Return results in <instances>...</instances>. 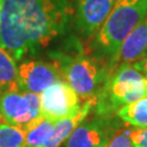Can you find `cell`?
<instances>
[{
    "mask_svg": "<svg viewBox=\"0 0 147 147\" xmlns=\"http://www.w3.org/2000/svg\"><path fill=\"white\" fill-rule=\"evenodd\" d=\"M72 14L68 0H2L0 45L20 60L60 36Z\"/></svg>",
    "mask_w": 147,
    "mask_h": 147,
    "instance_id": "1",
    "label": "cell"
},
{
    "mask_svg": "<svg viewBox=\"0 0 147 147\" xmlns=\"http://www.w3.org/2000/svg\"><path fill=\"white\" fill-rule=\"evenodd\" d=\"M53 64L59 73L80 97L96 101L117 67L99 53L97 56L79 53L69 56L58 53Z\"/></svg>",
    "mask_w": 147,
    "mask_h": 147,
    "instance_id": "2",
    "label": "cell"
},
{
    "mask_svg": "<svg viewBox=\"0 0 147 147\" xmlns=\"http://www.w3.org/2000/svg\"><path fill=\"white\" fill-rule=\"evenodd\" d=\"M147 16V0H116L109 16L94 36L97 53L112 59L121 44Z\"/></svg>",
    "mask_w": 147,
    "mask_h": 147,
    "instance_id": "3",
    "label": "cell"
},
{
    "mask_svg": "<svg viewBox=\"0 0 147 147\" xmlns=\"http://www.w3.org/2000/svg\"><path fill=\"white\" fill-rule=\"evenodd\" d=\"M147 97V79L131 63H121L95 101L101 117H109L124 105Z\"/></svg>",
    "mask_w": 147,
    "mask_h": 147,
    "instance_id": "4",
    "label": "cell"
},
{
    "mask_svg": "<svg viewBox=\"0 0 147 147\" xmlns=\"http://www.w3.org/2000/svg\"><path fill=\"white\" fill-rule=\"evenodd\" d=\"M0 107L3 121L23 129L40 116L39 94L25 92L20 87L1 95Z\"/></svg>",
    "mask_w": 147,
    "mask_h": 147,
    "instance_id": "5",
    "label": "cell"
},
{
    "mask_svg": "<svg viewBox=\"0 0 147 147\" xmlns=\"http://www.w3.org/2000/svg\"><path fill=\"white\" fill-rule=\"evenodd\" d=\"M39 98L40 116L53 122L72 116L82 107L78 93L64 80L50 85L39 94Z\"/></svg>",
    "mask_w": 147,
    "mask_h": 147,
    "instance_id": "6",
    "label": "cell"
},
{
    "mask_svg": "<svg viewBox=\"0 0 147 147\" xmlns=\"http://www.w3.org/2000/svg\"><path fill=\"white\" fill-rule=\"evenodd\" d=\"M61 78L53 63L42 60H25L18 64V84L25 92L40 94Z\"/></svg>",
    "mask_w": 147,
    "mask_h": 147,
    "instance_id": "7",
    "label": "cell"
},
{
    "mask_svg": "<svg viewBox=\"0 0 147 147\" xmlns=\"http://www.w3.org/2000/svg\"><path fill=\"white\" fill-rule=\"evenodd\" d=\"M118 121L109 117L81 122L67 140L65 147H105Z\"/></svg>",
    "mask_w": 147,
    "mask_h": 147,
    "instance_id": "8",
    "label": "cell"
},
{
    "mask_svg": "<svg viewBox=\"0 0 147 147\" xmlns=\"http://www.w3.org/2000/svg\"><path fill=\"white\" fill-rule=\"evenodd\" d=\"M116 0H80L75 24L85 37L95 36L109 16Z\"/></svg>",
    "mask_w": 147,
    "mask_h": 147,
    "instance_id": "9",
    "label": "cell"
},
{
    "mask_svg": "<svg viewBox=\"0 0 147 147\" xmlns=\"http://www.w3.org/2000/svg\"><path fill=\"white\" fill-rule=\"evenodd\" d=\"M147 57V16L121 44L112 63L117 68L121 63H133Z\"/></svg>",
    "mask_w": 147,
    "mask_h": 147,
    "instance_id": "10",
    "label": "cell"
},
{
    "mask_svg": "<svg viewBox=\"0 0 147 147\" xmlns=\"http://www.w3.org/2000/svg\"><path fill=\"white\" fill-rule=\"evenodd\" d=\"M94 105L95 102L93 100H85L78 112L56 121L50 136L40 147H59L63 142H65L75 130V127L86 119Z\"/></svg>",
    "mask_w": 147,
    "mask_h": 147,
    "instance_id": "11",
    "label": "cell"
},
{
    "mask_svg": "<svg viewBox=\"0 0 147 147\" xmlns=\"http://www.w3.org/2000/svg\"><path fill=\"white\" fill-rule=\"evenodd\" d=\"M16 88H19L16 60L0 45V95Z\"/></svg>",
    "mask_w": 147,
    "mask_h": 147,
    "instance_id": "12",
    "label": "cell"
},
{
    "mask_svg": "<svg viewBox=\"0 0 147 147\" xmlns=\"http://www.w3.org/2000/svg\"><path fill=\"white\" fill-rule=\"evenodd\" d=\"M55 122L47 118L39 116L27 124L25 130L26 147H40L50 136Z\"/></svg>",
    "mask_w": 147,
    "mask_h": 147,
    "instance_id": "13",
    "label": "cell"
},
{
    "mask_svg": "<svg viewBox=\"0 0 147 147\" xmlns=\"http://www.w3.org/2000/svg\"><path fill=\"white\" fill-rule=\"evenodd\" d=\"M117 115L125 124L134 127H147V97L124 105Z\"/></svg>",
    "mask_w": 147,
    "mask_h": 147,
    "instance_id": "14",
    "label": "cell"
},
{
    "mask_svg": "<svg viewBox=\"0 0 147 147\" xmlns=\"http://www.w3.org/2000/svg\"><path fill=\"white\" fill-rule=\"evenodd\" d=\"M0 147H26L25 130L0 121Z\"/></svg>",
    "mask_w": 147,
    "mask_h": 147,
    "instance_id": "15",
    "label": "cell"
},
{
    "mask_svg": "<svg viewBox=\"0 0 147 147\" xmlns=\"http://www.w3.org/2000/svg\"><path fill=\"white\" fill-rule=\"evenodd\" d=\"M131 126L117 124L105 147H134L130 136Z\"/></svg>",
    "mask_w": 147,
    "mask_h": 147,
    "instance_id": "16",
    "label": "cell"
},
{
    "mask_svg": "<svg viewBox=\"0 0 147 147\" xmlns=\"http://www.w3.org/2000/svg\"><path fill=\"white\" fill-rule=\"evenodd\" d=\"M130 136L134 147H147V127L131 126Z\"/></svg>",
    "mask_w": 147,
    "mask_h": 147,
    "instance_id": "17",
    "label": "cell"
},
{
    "mask_svg": "<svg viewBox=\"0 0 147 147\" xmlns=\"http://www.w3.org/2000/svg\"><path fill=\"white\" fill-rule=\"evenodd\" d=\"M131 64L133 65V68L136 69L138 72H141L147 79V57L141 59L138 61H135V62L131 63Z\"/></svg>",
    "mask_w": 147,
    "mask_h": 147,
    "instance_id": "18",
    "label": "cell"
},
{
    "mask_svg": "<svg viewBox=\"0 0 147 147\" xmlns=\"http://www.w3.org/2000/svg\"><path fill=\"white\" fill-rule=\"evenodd\" d=\"M1 96V95H0ZM0 121H3V119H2V116H1V107H0Z\"/></svg>",
    "mask_w": 147,
    "mask_h": 147,
    "instance_id": "19",
    "label": "cell"
},
{
    "mask_svg": "<svg viewBox=\"0 0 147 147\" xmlns=\"http://www.w3.org/2000/svg\"><path fill=\"white\" fill-rule=\"evenodd\" d=\"M1 1H2V0H0V5H1Z\"/></svg>",
    "mask_w": 147,
    "mask_h": 147,
    "instance_id": "20",
    "label": "cell"
}]
</instances>
